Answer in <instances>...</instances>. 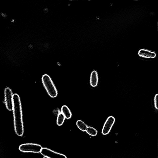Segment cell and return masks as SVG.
I'll list each match as a JSON object with an SVG mask.
<instances>
[{
	"label": "cell",
	"instance_id": "obj_8",
	"mask_svg": "<svg viewBox=\"0 0 158 158\" xmlns=\"http://www.w3.org/2000/svg\"><path fill=\"white\" fill-rule=\"evenodd\" d=\"M98 76L97 72L93 71L92 72L90 76V83L91 86L95 87L97 86L98 83Z\"/></svg>",
	"mask_w": 158,
	"mask_h": 158
},
{
	"label": "cell",
	"instance_id": "obj_7",
	"mask_svg": "<svg viewBox=\"0 0 158 158\" xmlns=\"http://www.w3.org/2000/svg\"><path fill=\"white\" fill-rule=\"evenodd\" d=\"M138 55L141 57L146 59H154L157 55L155 52L145 49L140 50L138 51Z\"/></svg>",
	"mask_w": 158,
	"mask_h": 158
},
{
	"label": "cell",
	"instance_id": "obj_3",
	"mask_svg": "<svg viewBox=\"0 0 158 158\" xmlns=\"http://www.w3.org/2000/svg\"><path fill=\"white\" fill-rule=\"evenodd\" d=\"M42 148L40 145L35 144L26 143L21 145L19 150L24 152L39 153L40 152Z\"/></svg>",
	"mask_w": 158,
	"mask_h": 158
},
{
	"label": "cell",
	"instance_id": "obj_5",
	"mask_svg": "<svg viewBox=\"0 0 158 158\" xmlns=\"http://www.w3.org/2000/svg\"><path fill=\"white\" fill-rule=\"evenodd\" d=\"M40 153L43 156L49 158H67L65 155L47 148H42Z\"/></svg>",
	"mask_w": 158,
	"mask_h": 158
},
{
	"label": "cell",
	"instance_id": "obj_10",
	"mask_svg": "<svg viewBox=\"0 0 158 158\" xmlns=\"http://www.w3.org/2000/svg\"><path fill=\"white\" fill-rule=\"evenodd\" d=\"M86 131L87 133L92 137L95 136H96L97 135L98 133L97 130L93 127L90 126L87 127Z\"/></svg>",
	"mask_w": 158,
	"mask_h": 158
},
{
	"label": "cell",
	"instance_id": "obj_2",
	"mask_svg": "<svg viewBox=\"0 0 158 158\" xmlns=\"http://www.w3.org/2000/svg\"><path fill=\"white\" fill-rule=\"evenodd\" d=\"M42 81L48 94L52 98L56 97L58 95V92L49 76L44 74L42 78Z\"/></svg>",
	"mask_w": 158,
	"mask_h": 158
},
{
	"label": "cell",
	"instance_id": "obj_6",
	"mask_svg": "<svg viewBox=\"0 0 158 158\" xmlns=\"http://www.w3.org/2000/svg\"><path fill=\"white\" fill-rule=\"evenodd\" d=\"M115 121V118L113 116H110L108 118L102 130V133L103 135H107L110 132Z\"/></svg>",
	"mask_w": 158,
	"mask_h": 158
},
{
	"label": "cell",
	"instance_id": "obj_14",
	"mask_svg": "<svg viewBox=\"0 0 158 158\" xmlns=\"http://www.w3.org/2000/svg\"><path fill=\"white\" fill-rule=\"evenodd\" d=\"M44 11L45 12H48V9L47 8H45V9L44 10Z\"/></svg>",
	"mask_w": 158,
	"mask_h": 158
},
{
	"label": "cell",
	"instance_id": "obj_12",
	"mask_svg": "<svg viewBox=\"0 0 158 158\" xmlns=\"http://www.w3.org/2000/svg\"><path fill=\"white\" fill-rule=\"evenodd\" d=\"M65 118L62 113H59L57 120V123L58 126L62 125L65 120Z\"/></svg>",
	"mask_w": 158,
	"mask_h": 158
},
{
	"label": "cell",
	"instance_id": "obj_15",
	"mask_svg": "<svg viewBox=\"0 0 158 158\" xmlns=\"http://www.w3.org/2000/svg\"><path fill=\"white\" fill-rule=\"evenodd\" d=\"M43 158H48V157H45V156Z\"/></svg>",
	"mask_w": 158,
	"mask_h": 158
},
{
	"label": "cell",
	"instance_id": "obj_11",
	"mask_svg": "<svg viewBox=\"0 0 158 158\" xmlns=\"http://www.w3.org/2000/svg\"><path fill=\"white\" fill-rule=\"evenodd\" d=\"M76 125L78 128L82 131H86L88 127L85 123L81 120H78L76 122Z\"/></svg>",
	"mask_w": 158,
	"mask_h": 158
},
{
	"label": "cell",
	"instance_id": "obj_9",
	"mask_svg": "<svg viewBox=\"0 0 158 158\" xmlns=\"http://www.w3.org/2000/svg\"><path fill=\"white\" fill-rule=\"evenodd\" d=\"M65 116V118L68 119L71 118L72 114L69 108L65 105H64L61 108V112Z\"/></svg>",
	"mask_w": 158,
	"mask_h": 158
},
{
	"label": "cell",
	"instance_id": "obj_13",
	"mask_svg": "<svg viewBox=\"0 0 158 158\" xmlns=\"http://www.w3.org/2000/svg\"><path fill=\"white\" fill-rule=\"evenodd\" d=\"M158 94H157L155 95L154 97V106L156 109H158Z\"/></svg>",
	"mask_w": 158,
	"mask_h": 158
},
{
	"label": "cell",
	"instance_id": "obj_1",
	"mask_svg": "<svg viewBox=\"0 0 158 158\" xmlns=\"http://www.w3.org/2000/svg\"><path fill=\"white\" fill-rule=\"evenodd\" d=\"M13 103L15 131L17 135L21 136L24 133V129L21 102L18 94H15L13 95Z\"/></svg>",
	"mask_w": 158,
	"mask_h": 158
},
{
	"label": "cell",
	"instance_id": "obj_4",
	"mask_svg": "<svg viewBox=\"0 0 158 158\" xmlns=\"http://www.w3.org/2000/svg\"><path fill=\"white\" fill-rule=\"evenodd\" d=\"M5 94V101L7 109L9 111H12L14 107L13 103V95L11 90L9 87H7L4 91Z\"/></svg>",
	"mask_w": 158,
	"mask_h": 158
}]
</instances>
